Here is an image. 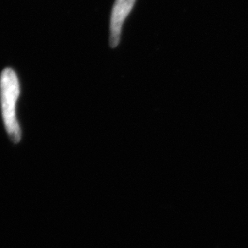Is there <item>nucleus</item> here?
<instances>
[{"label": "nucleus", "mask_w": 248, "mask_h": 248, "mask_svg": "<svg viewBox=\"0 0 248 248\" xmlns=\"http://www.w3.org/2000/svg\"><path fill=\"white\" fill-rule=\"evenodd\" d=\"M136 0H116L112 8L110 20L109 45L112 48L117 47L121 40L122 26L131 12Z\"/></svg>", "instance_id": "nucleus-2"}, {"label": "nucleus", "mask_w": 248, "mask_h": 248, "mask_svg": "<svg viewBox=\"0 0 248 248\" xmlns=\"http://www.w3.org/2000/svg\"><path fill=\"white\" fill-rule=\"evenodd\" d=\"M19 82L12 68H5L0 77V101L5 129L12 142L21 140V129L16 117V104L19 96Z\"/></svg>", "instance_id": "nucleus-1"}]
</instances>
